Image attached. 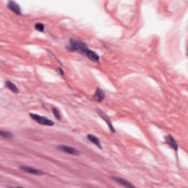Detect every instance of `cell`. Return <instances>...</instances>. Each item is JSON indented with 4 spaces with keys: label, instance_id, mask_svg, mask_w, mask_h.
I'll return each mask as SVG.
<instances>
[{
    "label": "cell",
    "instance_id": "obj_14",
    "mask_svg": "<svg viewBox=\"0 0 188 188\" xmlns=\"http://www.w3.org/2000/svg\"><path fill=\"white\" fill-rule=\"evenodd\" d=\"M35 28L36 30L39 31L40 32H43L44 29H45V26H44L43 24H42L41 23H37L35 26Z\"/></svg>",
    "mask_w": 188,
    "mask_h": 188
},
{
    "label": "cell",
    "instance_id": "obj_12",
    "mask_svg": "<svg viewBox=\"0 0 188 188\" xmlns=\"http://www.w3.org/2000/svg\"><path fill=\"white\" fill-rule=\"evenodd\" d=\"M5 85L7 88H8L10 90H11L12 92H13L15 94H17L19 92L18 87L15 85V84L13 83H12L10 81H7L6 82Z\"/></svg>",
    "mask_w": 188,
    "mask_h": 188
},
{
    "label": "cell",
    "instance_id": "obj_17",
    "mask_svg": "<svg viewBox=\"0 0 188 188\" xmlns=\"http://www.w3.org/2000/svg\"><path fill=\"white\" fill-rule=\"evenodd\" d=\"M8 188H24L21 187H11V186H9Z\"/></svg>",
    "mask_w": 188,
    "mask_h": 188
},
{
    "label": "cell",
    "instance_id": "obj_5",
    "mask_svg": "<svg viewBox=\"0 0 188 188\" xmlns=\"http://www.w3.org/2000/svg\"><path fill=\"white\" fill-rule=\"evenodd\" d=\"M97 112H98V114L99 115V116L101 117V118L102 119L104 120L105 122L107 123V124L108 125V126H109V129L111 130V131L112 133H115L116 132V130H115L114 127L113 126L112 122H111V120H109V117L107 116L104 112H103V111H102L101 110H100V109H97Z\"/></svg>",
    "mask_w": 188,
    "mask_h": 188
},
{
    "label": "cell",
    "instance_id": "obj_11",
    "mask_svg": "<svg viewBox=\"0 0 188 188\" xmlns=\"http://www.w3.org/2000/svg\"><path fill=\"white\" fill-rule=\"evenodd\" d=\"M166 141L167 144L169 145L171 148H173L174 150H177V143L172 136L169 135L166 137Z\"/></svg>",
    "mask_w": 188,
    "mask_h": 188
},
{
    "label": "cell",
    "instance_id": "obj_2",
    "mask_svg": "<svg viewBox=\"0 0 188 188\" xmlns=\"http://www.w3.org/2000/svg\"><path fill=\"white\" fill-rule=\"evenodd\" d=\"M29 116L36 122L42 126H50V127L54 126V122L52 120L48 119L45 117L40 116L37 114L33 113H30Z\"/></svg>",
    "mask_w": 188,
    "mask_h": 188
},
{
    "label": "cell",
    "instance_id": "obj_10",
    "mask_svg": "<svg viewBox=\"0 0 188 188\" xmlns=\"http://www.w3.org/2000/svg\"><path fill=\"white\" fill-rule=\"evenodd\" d=\"M87 138L89 141H90L92 143H93L94 145H96L98 148L102 149V148L100 140L98 139V137L93 134H88L87 136Z\"/></svg>",
    "mask_w": 188,
    "mask_h": 188
},
{
    "label": "cell",
    "instance_id": "obj_7",
    "mask_svg": "<svg viewBox=\"0 0 188 188\" xmlns=\"http://www.w3.org/2000/svg\"><path fill=\"white\" fill-rule=\"evenodd\" d=\"M105 97L106 95L104 91L100 87H98L94 93L93 98L95 101L101 102L105 99Z\"/></svg>",
    "mask_w": 188,
    "mask_h": 188
},
{
    "label": "cell",
    "instance_id": "obj_16",
    "mask_svg": "<svg viewBox=\"0 0 188 188\" xmlns=\"http://www.w3.org/2000/svg\"><path fill=\"white\" fill-rule=\"evenodd\" d=\"M58 70H59V73L61 74V75H63L64 74V73H63V70L61 68H58Z\"/></svg>",
    "mask_w": 188,
    "mask_h": 188
},
{
    "label": "cell",
    "instance_id": "obj_3",
    "mask_svg": "<svg viewBox=\"0 0 188 188\" xmlns=\"http://www.w3.org/2000/svg\"><path fill=\"white\" fill-rule=\"evenodd\" d=\"M57 148L58 150H60L62 152H65L72 155H80L81 153L79 150H76V148L68 146H65V145H59L57 147Z\"/></svg>",
    "mask_w": 188,
    "mask_h": 188
},
{
    "label": "cell",
    "instance_id": "obj_8",
    "mask_svg": "<svg viewBox=\"0 0 188 188\" xmlns=\"http://www.w3.org/2000/svg\"><path fill=\"white\" fill-rule=\"evenodd\" d=\"M112 179L118 183L123 185V187L126 188H137L134 185L131 183L130 181H127L122 178L118 177H112Z\"/></svg>",
    "mask_w": 188,
    "mask_h": 188
},
{
    "label": "cell",
    "instance_id": "obj_9",
    "mask_svg": "<svg viewBox=\"0 0 188 188\" xmlns=\"http://www.w3.org/2000/svg\"><path fill=\"white\" fill-rule=\"evenodd\" d=\"M86 56L91 61L96 62V63L99 62L100 57L94 51H92L91 50H89L86 54Z\"/></svg>",
    "mask_w": 188,
    "mask_h": 188
},
{
    "label": "cell",
    "instance_id": "obj_4",
    "mask_svg": "<svg viewBox=\"0 0 188 188\" xmlns=\"http://www.w3.org/2000/svg\"><path fill=\"white\" fill-rule=\"evenodd\" d=\"M7 7L10 10L17 15H21V7L14 0H9L8 1Z\"/></svg>",
    "mask_w": 188,
    "mask_h": 188
},
{
    "label": "cell",
    "instance_id": "obj_1",
    "mask_svg": "<svg viewBox=\"0 0 188 188\" xmlns=\"http://www.w3.org/2000/svg\"><path fill=\"white\" fill-rule=\"evenodd\" d=\"M67 48L69 51H76L85 56H86L87 51L89 50L85 43L74 39L70 40L69 45Z\"/></svg>",
    "mask_w": 188,
    "mask_h": 188
},
{
    "label": "cell",
    "instance_id": "obj_6",
    "mask_svg": "<svg viewBox=\"0 0 188 188\" xmlns=\"http://www.w3.org/2000/svg\"><path fill=\"white\" fill-rule=\"evenodd\" d=\"M20 169L24 172L31 174L36 175V176H41V175H43L44 174L42 170H37L36 168H34L30 167L21 166H20Z\"/></svg>",
    "mask_w": 188,
    "mask_h": 188
},
{
    "label": "cell",
    "instance_id": "obj_13",
    "mask_svg": "<svg viewBox=\"0 0 188 188\" xmlns=\"http://www.w3.org/2000/svg\"><path fill=\"white\" fill-rule=\"evenodd\" d=\"M0 136L2 137L7 138V139H11L14 137L13 134L11 132L4 131V130H0Z\"/></svg>",
    "mask_w": 188,
    "mask_h": 188
},
{
    "label": "cell",
    "instance_id": "obj_15",
    "mask_svg": "<svg viewBox=\"0 0 188 188\" xmlns=\"http://www.w3.org/2000/svg\"><path fill=\"white\" fill-rule=\"evenodd\" d=\"M52 112H53V113H54V115L55 118H56L57 120H61V116L59 112V111H58L57 109H56V108H53V109H52Z\"/></svg>",
    "mask_w": 188,
    "mask_h": 188
}]
</instances>
